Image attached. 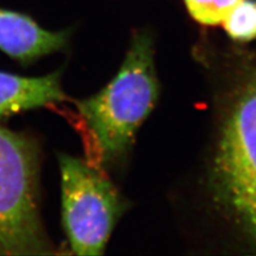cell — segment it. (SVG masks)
<instances>
[{
  "mask_svg": "<svg viewBox=\"0 0 256 256\" xmlns=\"http://www.w3.org/2000/svg\"><path fill=\"white\" fill-rule=\"evenodd\" d=\"M154 54L153 34L146 29L138 31L112 82L76 104L105 164L126 154L156 105L159 84Z\"/></svg>",
  "mask_w": 256,
  "mask_h": 256,
  "instance_id": "cell-1",
  "label": "cell"
},
{
  "mask_svg": "<svg viewBox=\"0 0 256 256\" xmlns=\"http://www.w3.org/2000/svg\"><path fill=\"white\" fill-rule=\"evenodd\" d=\"M220 124L212 164L214 194L256 246V66L236 82Z\"/></svg>",
  "mask_w": 256,
  "mask_h": 256,
  "instance_id": "cell-2",
  "label": "cell"
},
{
  "mask_svg": "<svg viewBox=\"0 0 256 256\" xmlns=\"http://www.w3.org/2000/svg\"><path fill=\"white\" fill-rule=\"evenodd\" d=\"M52 253L38 208L36 146L0 126V255Z\"/></svg>",
  "mask_w": 256,
  "mask_h": 256,
  "instance_id": "cell-3",
  "label": "cell"
},
{
  "mask_svg": "<svg viewBox=\"0 0 256 256\" xmlns=\"http://www.w3.org/2000/svg\"><path fill=\"white\" fill-rule=\"evenodd\" d=\"M62 219L72 250L77 255H102L126 205L100 171L79 158L59 155Z\"/></svg>",
  "mask_w": 256,
  "mask_h": 256,
  "instance_id": "cell-4",
  "label": "cell"
},
{
  "mask_svg": "<svg viewBox=\"0 0 256 256\" xmlns=\"http://www.w3.org/2000/svg\"><path fill=\"white\" fill-rule=\"evenodd\" d=\"M70 30L48 31L29 16L0 8V50L24 63L63 50Z\"/></svg>",
  "mask_w": 256,
  "mask_h": 256,
  "instance_id": "cell-5",
  "label": "cell"
},
{
  "mask_svg": "<svg viewBox=\"0 0 256 256\" xmlns=\"http://www.w3.org/2000/svg\"><path fill=\"white\" fill-rule=\"evenodd\" d=\"M60 76V72L42 77L0 72V118L66 100Z\"/></svg>",
  "mask_w": 256,
  "mask_h": 256,
  "instance_id": "cell-6",
  "label": "cell"
},
{
  "mask_svg": "<svg viewBox=\"0 0 256 256\" xmlns=\"http://www.w3.org/2000/svg\"><path fill=\"white\" fill-rule=\"evenodd\" d=\"M222 24L228 36L236 42L256 38V0H242Z\"/></svg>",
  "mask_w": 256,
  "mask_h": 256,
  "instance_id": "cell-7",
  "label": "cell"
},
{
  "mask_svg": "<svg viewBox=\"0 0 256 256\" xmlns=\"http://www.w3.org/2000/svg\"><path fill=\"white\" fill-rule=\"evenodd\" d=\"M240 2L242 0H184L191 18L205 26L220 25Z\"/></svg>",
  "mask_w": 256,
  "mask_h": 256,
  "instance_id": "cell-8",
  "label": "cell"
}]
</instances>
